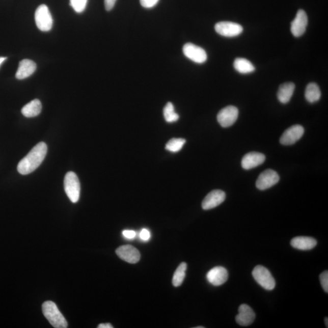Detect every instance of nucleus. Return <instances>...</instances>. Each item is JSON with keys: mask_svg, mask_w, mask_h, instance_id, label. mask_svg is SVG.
<instances>
[{"mask_svg": "<svg viewBox=\"0 0 328 328\" xmlns=\"http://www.w3.org/2000/svg\"><path fill=\"white\" fill-rule=\"evenodd\" d=\"M113 326L110 323H102L100 324L98 328H113Z\"/></svg>", "mask_w": 328, "mask_h": 328, "instance_id": "obj_32", "label": "nucleus"}, {"mask_svg": "<svg viewBox=\"0 0 328 328\" xmlns=\"http://www.w3.org/2000/svg\"><path fill=\"white\" fill-rule=\"evenodd\" d=\"M201 328H204V327H203V326H198V327H196V328H201Z\"/></svg>", "mask_w": 328, "mask_h": 328, "instance_id": "obj_35", "label": "nucleus"}, {"mask_svg": "<svg viewBox=\"0 0 328 328\" xmlns=\"http://www.w3.org/2000/svg\"><path fill=\"white\" fill-rule=\"evenodd\" d=\"M187 267V264L184 262L181 263L178 267L173 277L172 283L173 286L179 287L182 285L185 279Z\"/></svg>", "mask_w": 328, "mask_h": 328, "instance_id": "obj_23", "label": "nucleus"}, {"mask_svg": "<svg viewBox=\"0 0 328 328\" xmlns=\"http://www.w3.org/2000/svg\"><path fill=\"white\" fill-rule=\"evenodd\" d=\"M295 88V84L292 82L281 85L277 93L280 102L284 104L288 103L294 94Z\"/></svg>", "mask_w": 328, "mask_h": 328, "instance_id": "obj_19", "label": "nucleus"}, {"mask_svg": "<svg viewBox=\"0 0 328 328\" xmlns=\"http://www.w3.org/2000/svg\"><path fill=\"white\" fill-rule=\"evenodd\" d=\"M64 188L66 195L72 203H77L80 194L79 179L75 173L69 172L66 173L64 179Z\"/></svg>", "mask_w": 328, "mask_h": 328, "instance_id": "obj_3", "label": "nucleus"}, {"mask_svg": "<svg viewBox=\"0 0 328 328\" xmlns=\"http://www.w3.org/2000/svg\"><path fill=\"white\" fill-rule=\"evenodd\" d=\"M42 311L43 315L53 327L66 328L68 327L67 321L65 318L53 302L47 301L44 303L42 305Z\"/></svg>", "mask_w": 328, "mask_h": 328, "instance_id": "obj_2", "label": "nucleus"}, {"mask_svg": "<svg viewBox=\"0 0 328 328\" xmlns=\"http://www.w3.org/2000/svg\"><path fill=\"white\" fill-rule=\"evenodd\" d=\"M35 21L37 28L41 31L48 32L51 30L53 19L48 6L42 5L37 8L35 13Z\"/></svg>", "mask_w": 328, "mask_h": 328, "instance_id": "obj_5", "label": "nucleus"}, {"mask_svg": "<svg viewBox=\"0 0 328 328\" xmlns=\"http://www.w3.org/2000/svg\"><path fill=\"white\" fill-rule=\"evenodd\" d=\"M6 59H7V58H5V57H0V66L6 61Z\"/></svg>", "mask_w": 328, "mask_h": 328, "instance_id": "obj_33", "label": "nucleus"}, {"mask_svg": "<svg viewBox=\"0 0 328 328\" xmlns=\"http://www.w3.org/2000/svg\"><path fill=\"white\" fill-rule=\"evenodd\" d=\"M291 244L293 248L298 250L308 251L316 246L317 241L308 236H297L292 239Z\"/></svg>", "mask_w": 328, "mask_h": 328, "instance_id": "obj_18", "label": "nucleus"}, {"mask_svg": "<svg viewBox=\"0 0 328 328\" xmlns=\"http://www.w3.org/2000/svg\"><path fill=\"white\" fill-rule=\"evenodd\" d=\"M279 180L280 176L278 173L272 169H267L258 176L256 187L260 190H267L277 184Z\"/></svg>", "mask_w": 328, "mask_h": 328, "instance_id": "obj_8", "label": "nucleus"}, {"mask_svg": "<svg viewBox=\"0 0 328 328\" xmlns=\"http://www.w3.org/2000/svg\"><path fill=\"white\" fill-rule=\"evenodd\" d=\"M320 281L324 291L328 292V272L327 270L324 271L320 275Z\"/></svg>", "mask_w": 328, "mask_h": 328, "instance_id": "obj_27", "label": "nucleus"}, {"mask_svg": "<svg viewBox=\"0 0 328 328\" xmlns=\"http://www.w3.org/2000/svg\"><path fill=\"white\" fill-rule=\"evenodd\" d=\"M48 147L45 143L42 142L37 144L19 162L18 172L21 175H26L35 171L45 159Z\"/></svg>", "mask_w": 328, "mask_h": 328, "instance_id": "obj_1", "label": "nucleus"}, {"mask_svg": "<svg viewBox=\"0 0 328 328\" xmlns=\"http://www.w3.org/2000/svg\"><path fill=\"white\" fill-rule=\"evenodd\" d=\"M255 314L253 310L248 305L242 304L239 307L238 314L235 320L239 325L247 326L254 322Z\"/></svg>", "mask_w": 328, "mask_h": 328, "instance_id": "obj_15", "label": "nucleus"}, {"mask_svg": "<svg viewBox=\"0 0 328 328\" xmlns=\"http://www.w3.org/2000/svg\"><path fill=\"white\" fill-rule=\"evenodd\" d=\"M238 115V110L236 107L232 105L226 106L217 114V122L223 128L231 127L237 120Z\"/></svg>", "mask_w": 328, "mask_h": 328, "instance_id": "obj_6", "label": "nucleus"}, {"mask_svg": "<svg viewBox=\"0 0 328 328\" xmlns=\"http://www.w3.org/2000/svg\"><path fill=\"white\" fill-rule=\"evenodd\" d=\"M116 254L121 259L131 264L138 263L141 258L140 252L130 245L121 246L117 249Z\"/></svg>", "mask_w": 328, "mask_h": 328, "instance_id": "obj_12", "label": "nucleus"}, {"mask_svg": "<svg viewBox=\"0 0 328 328\" xmlns=\"http://www.w3.org/2000/svg\"><path fill=\"white\" fill-rule=\"evenodd\" d=\"M216 32L223 37H234L243 31L240 24L231 21H221L214 26Z\"/></svg>", "mask_w": 328, "mask_h": 328, "instance_id": "obj_7", "label": "nucleus"}, {"mask_svg": "<svg viewBox=\"0 0 328 328\" xmlns=\"http://www.w3.org/2000/svg\"><path fill=\"white\" fill-rule=\"evenodd\" d=\"M42 105L39 99H34L26 104L21 109V113L26 118H31L36 117L42 112Z\"/></svg>", "mask_w": 328, "mask_h": 328, "instance_id": "obj_20", "label": "nucleus"}, {"mask_svg": "<svg viewBox=\"0 0 328 328\" xmlns=\"http://www.w3.org/2000/svg\"><path fill=\"white\" fill-rule=\"evenodd\" d=\"M305 132L304 128L299 125H292L283 132L280 138V143L284 146H291L300 139Z\"/></svg>", "mask_w": 328, "mask_h": 328, "instance_id": "obj_10", "label": "nucleus"}, {"mask_svg": "<svg viewBox=\"0 0 328 328\" xmlns=\"http://www.w3.org/2000/svg\"><path fill=\"white\" fill-rule=\"evenodd\" d=\"M185 140L182 138H173L170 140L166 144V149L171 152H178L184 146Z\"/></svg>", "mask_w": 328, "mask_h": 328, "instance_id": "obj_25", "label": "nucleus"}, {"mask_svg": "<svg viewBox=\"0 0 328 328\" xmlns=\"http://www.w3.org/2000/svg\"><path fill=\"white\" fill-rule=\"evenodd\" d=\"M324 323H325L326 327H328V319H327V317H326L325 318H324Z\"/></svg>", "mask_w": 328, "mask_h": 328, "instance_id": "obj_34", "label": "nucleus"}, {"mask_svg": "<svg viewBox=\"0 0 328 328\" xmlns=\"http://www.w3.org/2000/svg\"><path fill=\"white\" fill-rule=\"evenodd\" d=\"M88 0H70V6L77 13L83 12L86 9Z\"/></svg>", "mask_w": 328, "mask_h": 328, "instance_id": "obj_26", "label": "nucleus"}, {"mask_svg": "<svg viewBox=\"0 0 328 328\" xmlns=\"http://www.w3.org/2000/svg\"><path fill=\"white\" fill-rule=\"evenodd\" d=\"M233 66L239 73L248 74L255 71V67L248 60L244 58H237L233 63Z\"/></svg>", "mask_w": 328, "mask_h": 328, "instance_id": "obj_22", "label": "nucleus"}, {"mask_svg": "<svg viewBox=\"0 0 328 328\" xmlns=\"http://www.w3.org/2000/svg\"><path fill=\"white\" fill-rule=\"evenodd\" d=\"M321 97V91L319 87L316 84L310 83L308 85L305 91V98L308 102L313 103L319 100Z\"/></svg>", "mask_w": 328, "mask_h": 328, "instance_id": "obj_21", "label": "nucleus"}, {"mask_svg": "<svg viewBox=\"0 0 328 328\" xmlns=\"http://www.w3.org/2000/svg\"><path fill=\"white\" fill-rule=\"evenodd\" d=\"M252 276L257 283L264 289L272 291L275 288L276 280L267 268L260 265L257 266L252 271Z\"/></svg>", "mask_w": 328, "mask_h": 328, "instance_id": "obj_4", "label": "nucleus"}, {"mask_svg": "<svg viewBox=\"0 0 328 328\" xmlns=\"http://www.w3.org/2000/svg\"><path fill=\"white\" fill-rule=\"evenodd\" d=\"M226 194L221 190H214L210 192L204 199L202 207L204 210H210L220 206L225 201Z\"/></svg>", "mask_w": 328, "mask_h": 328, "instance_id": "obj_13", "label": "nucleus"}, {"mask_svg": "<svg viewBox=\"0 0 328 328\" xmlns=\"http://www.w3.org/2000/svg\"><path fill=\"white\" fill-rule=\"evenodd\" d=\"M122 235H124V237L126 238L132 239L135 237V236H136V233H135L134 230H125L123 231Z\"/></svg>", "mask_w": 328, "mask_h": 328, "instance_id": "obj_30", "label": "nucleus"}, {"mask_svg": "<svg viewBox=\"0 0 328 328\" xmlns=\"http://www.w3.org/2000/svg\"><path fill=\"white\" fill-rule=\"evenodd\" d=\"M308 21L307 13L302 9H299L291 23V31L293 36L299 37L304 35L307 30Z\"/></svg>", "mask_w": 328, "mask_h": 328, "instance_id": "obj_11", "label": "nucleus"}, {"mask_svg": "<svg viewBox=\"0 0 328 328\" xmlns=\"http://www.w3.org/2000/svg\"><path fill=\"white\" fill-rule=\"evenodd\" d=\"M266 159L263 154L251 152L245 154L241 160V166L245 170H251L261 165Z\"/></svg>", "mask_w": 328, "mask_h": 328, "instance_id": "obj_16", "label": "nucleus"}, {"mask_svg": "<svg viewBox=\"0 0 328 328\" xmlns=\"http://www.w3.org/2000/svg\"><path fill=\"white\" fill-rule=\"evenodd\" d=\"M159 0H140L141 5L145 8H152L158 3Z\"/></svg>", "mask_w": 328, "mask_h": 328, "instance_id": "obj_28", "label": "nucleus"}, {"mask_svg": "<svg viewBox=\"0 0 328 328\" xmlns=\"http://www.w3.org/2000/svg\"><path fill=\"white\" fill-rule=\"evenodd\" d=\"M229 274L226 268L217 266L212 268L207 274L208 282L212 285L219 286L223 285L228 280Z\"/></svg>", "mask_w": 328, "mask_h": 328, "instance_id": "obj_14", "label": "nucleus"}, {"mask_svg": "<svg viewBox=\"0 0 328 328\" xmlns=\"http://www.w3.org/2000/svg\"><path fill=\"white\" fill-rule=\"evenodd\" d=\"M183 53L188 59L197 64H203L207 59L205 50L193 43H188L183 46Z\"/></svg>", "mask_w": 328, "mask_h": 328, "instance_id": "obj_9", "label": "nucleus"}, {"mask_svg": "<svg viewBox=\"0 0 328 328\" xmlns=\"http://www.w3.org/2000/svg\"><path fill=\"white\" fill-rule=\"evenodd\" d=\"M37 65L34 61L29 59H24L19 64L18 68L15 77L18 80H23L31 76L36 71Z\"/></svg>", "mask_w": 328, "mask_h": 328, "instance_id": "obj_17", "label": "nucleus"}, {"mask_svg": "<svg viewBox=\"0 0 328 328\" xmlns=\"http://www.w3.org/2000/svg\"><path fill=\"white\" fill-rule=\"evenodd\" d=\"M163 116L167 122L173 123L178 121L179 116L175 111L173 103L168 102L163 108Z\"/></svg>", "mask_w": 328, "mask_h": 328, "instance_id": "obj_24", "label": "nucleus"}, {"mask_svg": "<svg viewBox=\"0 0 328 328\" xmlns=\"http://www.w3.org/2000/svg\"><path fill=\"white\" fill-rule=\"evenodd\" d=\"M140 236L142 240H143L144 241L149 240L151 237L150 232L147 229H143L141 230Z\"/></svg>", "mask_w": 328, "mask_h": 328, "instance_id": "obj_29", "label": "nucleus"}, {"mask_svg": "<svg viewBox=\"0 0 328 328\" xmlns=\"http://www.w3.org/2000/svg\"><path fill=\"white\" fill-rule=\"evenodd\" d=\"M117 0H104V4H105V8L107 11L112 10L113 8L116 4Z\"/></svg>", "mask_w": 328, "mask_h": 328, "instance_id": "obj_31", "label": "nucleus"}]
</instances>
